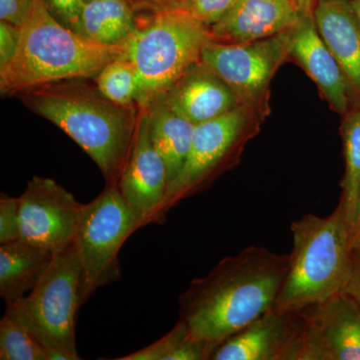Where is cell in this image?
I'll list each match as a JSON object with an SVG mask.
<instances>
[{
	"mask_svg": "<svg viewBox=\"0 0 360 360\" xmlns=\"http://www.w3.org/2000/svg\"><path fill=\"white\" fill-rule=\"evenodd\" d=\"M163 97L175 113L195 125L241 106L229 84L201 60L194 63Z\"/></svg>",
	"mask_w": 360,
	"mask_h": 360,
	"instance_id": "2e32d148",
	"label": "cell"
},
{
	"mask_svg": "<svg viewBox=\"0 0 360 360\" xmlns=\"http://www.w3.org/2000/svg\"><path fill=\"white\" fill-rule=\"evenodd\" d=\"M238 0H188L186 11L202 25L212 27L236 6Z\"/></svg>",
	"mask_w": 360,
	"mask_h": 360,
	"instance_id": "484cf974",
	"label": "cell"
},
{
	"mask_svg": "<svg viewBox=\"0 0 360 360\" xmlns=\"http://www.w3.org/2000/svg\"><path fill=\"white\" fill-rule=\"evenodd\" d=\"M20 26L0 20V68L13 60L18 52Z\"/></svg>",
	"mask_w": 360,
	"mask_h": 360,
	"instance_id": "83f0119b",
	"label": "cell"
},
{
	"mask_svg": "<svg viewBox=\"0 0 360 360\" xmlns=\"http://www.w3.org/2000/svg\"><path fill=\"white\" fill-rule=\"evenodd\" d=\"M54 255L22 240L0 245V295L6 304L25 297L37 286Z\"/></svg>",
	"mask_w": 360,
	"mask_h": 360,
	"instance_id": "ac0fdd59",
	"label": "cell"
},
{
	"mask_svg": "<svg viewBox=\"0 0 360 360\" xmlns=\"http://www.w3.org/2000/svg\"><path fill=\"white\" fill-rule=\"evenodd\" d=\"M360 307V238L352 243V271L345 290Z\"/></svg>",
	"mask_w": 360,
	"mask_h": 360,
	"instance_id": "4dcf8cb0",
	"label": "cell"
},
{
	"mask_svg": "<svg viewBox=\"0 0 360 360\" xmlns=\"http://www.w3.org/2000/svg\"><path fill=\"white\" fill-rule=\"evenodd\" d=\"M300 311L271 309L222 341L212 360H296Z\"/></svg>",
	"mask_w": 360,
	"mask_h": 360,
	"instance_id": "5bb4252c",
	"label": "cell"
},
{
	"mask_svg": "<svg viewBox=\"0 0 360 360\" xmlns=\"http://www.w3.org/2000/svg\"><path fill=\"white\" fill-rule=\"evenodd\" d=\"M292 250L274 309L300 311L345 292L352 271V236L342 208L305 214L291 224Z\"/></svg>",
	"mask_w": 360,
	"mask_h": 360,
	"instance_id": "277c9868",
	"label": "cell"
},
{
	"mask_svg": "<svg viewBox=\"0 0 360 360\" xmlns=\"http://www.w3.org/2000/svg\"><path fill=\"white\" fill-rule=\"evenodd\" d=\"M290 255L248 246L227 257L179 296V319L200 340L220 343L274 309Z\"/></svg>",
	"mask_w": 360,
	"mask_h": 360,
	"instance_id": "6da1fadb",
	"label": "cell"
},
{
	"mask_svg": "<svg viewBox=\"0 0 360 360\" xmlns=\"http://www.w3.org/2000/svg\"><path fill=\"white\" fill-rule=\"evenodd\" d=\"M300 314L296 360H360V307L342 292Z\"/></svg>",
	"mask_w": 360,
	"mask_h": 360,
	"instance_id": "8fae6325",
	"label": "cell"
},
{
	"mask_svg": "<svg viewBox=\"0 0 360 360\" xmlns=\"http://www.w3.org/2000/svg\"><path fill=\"white\" fill-rule=\"evenodd\" d=\"M210 28L186 11L137 13L131 34L116 46V58L134 66L139 110L148 108L201 58Z\"/></svg>",
	"mask_w": 360,
	"mask_h": 360,
	"instance_id": "5b68a950",
	"label": "cell"
},
{
	"mask_svg": "<svg viewBox=\"0 0 360 360\" xmlns=\"http://www.w3.org/2000/svg\"><path fill=\"white\" fill-rule=\"evenodd\" d=\"M345 172L340 205L342 208L350 236L354 238L360 205V108L341 116Z\"/></svg>",
	"mask_w": 360,
	"mask_h": 360,
	"instance_id": "44dd1931",
	"label": "cell"
},
{
	"mask_svg": "<svg viewBox=\"0 0 360 360\" xmlns=\"http://www.w3.org/2000/svg\"><path fill=\"white\" fill-rule=\"evenodd\" d=\"M20 198L1 195L0 198V245L20 240Z\"/></svg>",
	"mask_w": 360,
	"mask_h": 360,
	"instance_id": "d4e9b609",
	"label": "cell"
},
{
	"mask_svg": "<svg viewBox=\"0 0 360 360\" xmlns=\"http://www.w3.org/2000/svg\"><path fill=\"white\" fill-rule=\"evenodd\" d=\"M94 84L113 103L120 105H137L135 101L137 78L134 66L125 59L116 58L94 77Z\"/></svg>",
	"mask_w": 360,
	"mask_h": 360,
	"instance_id": "cb8c5ba5",
	"label": "cell"
},
{
	"mask_svg": "<svg viewBox=\"0 0 360 360\" xmlns=\"http://www.w3.org/2000/svg\"><path fill=\"white\" fill-rule=\"evenodd\" d=\"M18 198L20 240L54 255L75 241L84 205L56 180L32 177Z\"/></svg>",
	"mask_w": 360,
	"mask_h": 360,
	"instance_id": "30bf717a",
	"label": "cell"
},
{
	"mask_svg": "<svg viewBox=\"0 0 360 360\" xmlns=\"http://www.w3.org/2000/svg\"><path fill=\"white\" fill-rule=\"evenodd\" d=\"M116 56V46L96 44L59 22L44 0H33L20 25L18 52L0 68V94L18 96L25 90L59 80L94 78Z\"/></svg>",
	"mask_w": 360,
	"mask_h": 360,
	"instance_id": "3957f363",
	"label": "cell"
},
{
	"mask_svg": "<svg viewBox=\"0 0 360 360\" xmlns=\"http://www.w3.org/2000/svg\"><path fill=\"white\" fill-rule=\"evenodd\" d=\"M291 32L243 42L222 44L208 40L200 60L229 84L239 104L270 115V84L281 65L290 60Z\"/></svg>",
	"mask_w": 360,
	"mask_h": 360,
	"instance_id": "9c48e42d",
	"label": "cell"
},
{
	"mask_svg": "<svg viewBox=\"0 0 360 360\" xmlns=\"http://www.w3.org/2000/svg\"><path fill=\"white\" fill-rule=\"evenodd\" d=\"M144 110L148 111L151 141L165 161L170 184L186 163L196 125L175 113L163 96Z\"/></svg>",
	"mask_w": 360,
	"mask_h": 360,
	"instance_id": "d6986e66",
	"label": "cell"
},
{
	"mask_svg": "<svg viewBox=\"0 0 360 360\" xmlns=\"http://www.w3.org/2000/svg\"><path fill=\"white\" fill-rule=\"evenodd\" d=\"M136 13L186 11L188 0H127Z\"/></svg>",
	"mask_w": 360,
	"mask_h": 360,
	"instance_id": "f1b7e54d",
	"label": "cell"
},
{
	"mask_svg": "<svg viewBox=\"0 0 360 360\" xmlns=\"http://www.w3.org/2000/svg\"><path fill=\"white\" fill-rule=\"evenodd\" d=\"M33 0H0V20L21 25L32 9Z\"/></svg>",
	"mask_w": 360,
	"mask_h": 360,
	"instance_id": "f546056e",
	"label": "cell"
},
{
	"mask_svg": "<svg viewBox=\"0 0 360 360\" xmlns=\"http://www.w3.org/2000/svg\"><path fill=\"white\" fill-rule=\"evenodd\" d=\"M360 238V205H359V217H357V222H356V227H355V231L354 234V238H352V240L354 239Z\"/></svg>",
	"mask_w": 360,
	"mask_h": 360,
	"instance_id": "d6a6232c",
	"label": "cell"
},
{
	"mask_svg": "<svg viewBox=\"0 0 360 360\" xmlns=\"http://www.w3.org/2000/svg\"><path fill=\"white\" fill-rule=\"evenodd\" d=\"M266 118L246 106L196 125L184 167L168 186L162 219L180 201L205 191L225 172L236 167L245 146L262 129Z\"/></svg>",
	"mask_w": 360,
	"mask_h": 360,
	"instance_id": "52a82bcc",
	"label": "cell"
},
{
	"mask_svg": "<svg viewBox=\"0 0 360 360\" xmlns=\"http://www.w3.org/2000/svg\"><path fill=\"white\" fill-rule=\"evenodd\" d=\"M312 13L322 39L360 96V20L352 0H316Z\"/></svg>",
	"mask_w": 360,
	"mask_h": 360,
	"instance_id": "e0dca14e",
	"label": "cell"
},
{
	"mask_svg": "<svg viewBox=\"0 0 360 360\" xmlns=\"http://www.w3.org/2000/svg\"><path fill=\"white\" fill-rule=\"evenodd\" d=\"M352 4H354L355 11H356L357 15H359L360 20V0H352Z\"/></svg>",
	"mask_w": 360,
	"mask_h": 360,
	"instance_id": "836d02e7",
	"label": "cell"
},
{
	"mask_svg": "<svg viewBox=\"0 0 360 360\" xmlns=\"http://www.w3.org/2000/svg\"><path fill=\"white\" fill-rule=\"evenodd\" d=\"M219 343L200 340L191 333L186 322L179 321L174 328L153 345L118 360H212Z\"/></svg>",
	"mask_w": 360,
	"mask_h": 360,
	"instance_id": "7402d4cb",
	"label": "cell"
},
{
	"mask_svg": "<svg viewBox=\"0 0 360 360\" xmlns=\"http://www.w3.org/2000/svg\"><path fill=\"white\" fill-rule=\"evenodd\" d=\"M26 108L63 130L117 186L134 148L139 108L108 98L94 78L59 80L18 96Z\"/></svg>",
	"mask_w": 360,
	"mask_h": 360,
	"instance_id": "7a4b0ae2",
	"label": "cell"
},
{
	"mask_svg": "<svg viewBox=\"0 0 360 360\" xmlns=\"http://www.w3.org/2000/svg\"><path fill=\"white\" fill-rule=\"evenodd\" d=\"M0 359L49 360V355L21 322L4 312L0 321Z\"/></svg>",
	"mask_w": 360,
	"mask_h": 360,
	"instance_id": "603a6c76",
	"label": "cell"
},
{
	"mask_svg": "<svg viewBox=\"0 0 360 360\" xmlns=\"http://www.w3.org/2000/svg\"><path fill=\"white\" fill-rule=\"evenodd\" d=\"M169 184L165 161L151 141L148 110H139L134 148L117 186L141 227L162 221Z\"/></svg>",
	"mask_w": 360,
	"mask_h": 360,
	"instance_id": "7c38bea8",
	"label": "cell"
},
{
	"mask_svg": "<svg viewBox=\"0 0 360 360\" xmlns=\"http://www.w3.org/2000/svg\"><path fill=\"white\" fill-rule=\"evenodd\" d=\"M89 1V0H84V2Z\"/></svg>",
	"mask_w": 360,
	"mask_h": 360,
	"instance_id": "e575fe53",
	"label": "cell"
},
{
	"mask_svg": "<svg viewBox=\"0 0 360 360\" xmlns=\"http://www.w3.org/2000/svg\"><path fill=\"white\" fill-rule=\"evenodd\" d=\"M304 8L312 9L316 0H297Z\"/></svg>",
	"mask_w": 360,
	"mask_h": 360,
	"instance_id": "1f68e13d",
	"label": "cell"
},
{
	"mask_svg": "<svg viewBox=\"0 0 360 360\" xmlns=\"http://www.w3.org/2000/svg\"><path fill=\"white\" fill-rule=\"evenodd\" d=\"M84 303L82 265L72 243L54 255L27 295L6 304V312L46 348L49 360H77L75 319Z\"/></svg>",
	"mask_w": 360,
	"mask_h": 360,
	"instance_id": "8992f818",
	"label": "cell"
},
{
	"mask_svg": "<svg viewBox=\"0 0 360 360\" xmlns=\"http://www.w3.org/2000/svg\"><path fill=\"white\" fill-rule=\"evenodd\" d=\"M312 9L304 8L297 0H238L210 28V39L222 44L267 39L292 30Z\"/></svg>",
	"mask_w": 360,
	"mask_h": 360,
	"instance_id": "9a60e30c",
	"label": "cell"
},
{
	"mask_svg": "<svg viewBox=\"0 0 360 360\" xmlns=\"http://www.w3.org/2000/svg\"><path fill=\"white\" fill-rule=\"evenodd\" d=\"M290 60L307 72L331 110L343 116L360 108V96L322 39L312 11L292 28Z\"/></svg>",
	"mask_w": 360,
	"mask_h": 360,
	"instance_id": "4fadbf2b",
	"label": "cell"
},
{
	"mask_svg": "<svg viewBox=\"0 0 360 360\" xmlns=\"http://www.w3.org/2000/svg\"><path fill=\"white\" fill-rule=\"evenodd\" d=\"M137 13L127 0L84 2L79 34L96 44L115 47L134 32Z\"/></svg>",
	"mask_w": 360,
	"mask_h": 360,
	"instance_id": "ffe728a7",
	"label": "cell"
},
{
	"mask_svg": "<svg viewBox=\"0 0 360 360\" xmlns=\"http://www.w3.org/2000/svg\"><path fill=\"white\" fill-rule=\"evenodd\" d=\"M139 220L117 186L105 189L84 205L75 243L82 272L84 302L120 276L118 252L137 229Z\"/></svg>",
	"mask_w": 360,
	"mask_h": 360,
	"instance_id": "ba28073f",
	"label": "cell"
},
{
	"mask_svg": "<svg viewBox=\"0 0 360 360\" xmlns=\"http://www.w3.org/2000/svg\"><path fill=\"white\" fill-rule=\"evenodd\" d=\"M49 13L66 27L79 34L84 0H44Z\"/></svg>",
	"mask_w": 360,
	"mask_h": 360,
	"instance_id": "4316f807",
	"label": "cell"
}]
</instances>
